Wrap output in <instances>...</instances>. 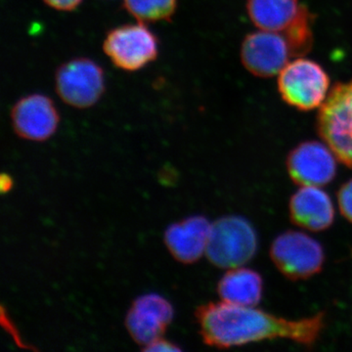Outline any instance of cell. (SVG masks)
Listing matches in <instances>:
<instances>
[{"mask_svg": "<svg viewBox=\"0 0 352 352\" xmlns=\"http://www.w3.org/2000/svg\"><path fill=\"white\" fill-rule=\"evenodd\" d=\"M143 351L152 352L179 351H182V349L173 344V342H168V340H164L163 338H160V339L154 340L151 344L143 347Z\"/></svg>", "mask_w": 352, "mask_h": 352, "instance_id": "cell-19", "label": "cell"}, {"mask_svg": "<svg viewBox=\"0 0 352 352\" xmlns=\"http://www.w3.org/2000/svg\"><path fill=\"white\" fill-rule=\"evenodd\" d=\"M338 205L340 214L352 223V178L340 187L338 191Z\"/></svg>", "mask_w": 352, "mask_h": 352, "instance_id": "cell-18", "label": "cell"}, {"mask_svg": "<svg viewBox=\"0 0 352 352\" xmlns=\"http://www.w3.org/2000/svg\"><path fill=\"white\" fill-rule=\"evenodd\" d=\"M82 0H43L46 6L55 9V10L69 11L75 10L82 3Z\"/></svg>", "mask_w": 352, "mask_h": 352, "instance_id": "cell-20", "label": "cell"}, {"mask_svg": "<svg viewBox=\"0 0 352 352\" xmlns=\"http://www.w3.org/2000/svg\"><path fill=\"white\" fill-rule=\"evenodd\" d=\"M196 318L204 342L217 349L278 339L311 347L326 325L325 312L292 320L256 307H240L223 300L201 305Z\"/></svg>", "mask_w": 352, "mask_h": 352, "instance_id": "cell-1", "label": "cell"}, {"mask_svg": "<svg viewBox=\"0 0 352 352\" xmlns=\"http://www.w3.org/2000/svg\"><path fill=\"white\" fill-rule=\"evenodd\" d=\"M317 131L340 163L352 168V80L330 90L319 108Z\"/></svg>", "mask_w": 352, "mask_h": 352, "instance_id": "cell-4", "label": "cell"}, {"mask_svg": "<svg viewBox=\"0 0 352 352\" xmlns=\"http://www.w3.org/2000/svg\"><path fill=\"white\" fill-rule=\"evenodd\" d=\"M270 254L275 267L292 281L309 279L318 274L326 259L318 241L295 230L278 235L271 244Z\"/></svg>", "mask_w": 352, "mask_h": 352, "instance_id": "cell-5", "label": "cell"}, {"mask_svg": "<svg viewBox=\"0 0 352 352\" xmlns=\"http://www.w3.org/2000/svg\"><path fill=\"white\" fill-rule=\"evenodd\" d=\"M245 7L258 30L283 32L295 22L303 6L300 0H247Z\"/></svg>", "mask_w": 352, "mask_h": 352, "instance_id": "cell-15", "label": "cell"}, {"mask_svg": "<svg viewBox=\"0 0 352 352\" xmlns=\"http://www.w3.org/2000/svg\"><path fill=\"white\" fill-rule=\"evenodd\" d=\"M282 34L288 39L294 57H302L311 50L314 44L312 15L307 7L303 6L295 22Z\"/></svg>", "mask_w": 352, "mask_h": 352, "instance_id": "cell-17", "label": "cell"}, {"mask_svg": "<svg viewBox=\"0 0 352 352\" xmlns=\"http://www.w3.org/2000/svg\"><path fill=\"white\" fill-rule=\"evenodd\" d=\"M55 90L71 107H92L105 92L103 69L88 58L69 60L56 69Z\"/></svg>", "mask_w": 352, "mask_h": 352, "instance_id": "cell-7", "label": "cell"}, {"mask_svg": "<svg viewBox=\"0 0 352 352\" xmlns=\"http://www.w3.org/2000/svg\"><path fill=\"white\" fill-rule=\"evenodd\" d=\"M294 57L282 32L263 31L247 34L241 46L243 66L252 75L268 78L279 75Z\"/></svg>", "mask_w": 352, "mask_h": 352, "instance_id": "cell-8", "label": "cell"}, {"mask_svg": "<svg viewBox=\"0 0 352 352\" xmlns=\"http://www.w3.org/2000/svg\"><path fill=\"white\" fill-rule=\"evenodd\" d=\"M210 227L208 219L194 215L171 224L164 232V242L176 261L193 263L206 252Z\"/></svg>", "mask_w": 352, "mask_h": 352, "instance_id": "cell-13", "label": "cell"}, {"mask_svg": "<svg viewBox=\"0 0 352 352\" xmlns=\"http://www.w3.org/2000/svg\"><path fill=\"white\" fill-rule=\"evenodd\" d=\"M14 131L25 140H47L56 132L60 115L54 102L43 94L22 97L11 110Z\"/></svg>", "mask_w": 352, "mask_h": 352, "instance_id": "cell-10", "label": "cell"}, {"mask_svg": "<svg viewBox=\"0 0 352 352\" xmlns=\"http://www.w3.org/2000/svg\"><path fill=\"white\" fill-rule=\"evenodd\" d=\"M177 4L178 0H122L127 12L142 23L170 22Z\"/></svg>", "mask_w": 352, "mask_h": 352, "instance_id": "cell-16", "label": "cell"}, {"mask_svg": "<svg viewBox=\"0 0 352 352\" xmlns=\"http://www.w3.org/2000/svg\"><path fill=\"white\" fill-rule=\"evenodd\" d=\"M103 50L118 69L136 72L157 59L159 41L145 23L139 22L109 31Z\"/></svg>", "mask_w": 352, "mask_h": 352, "instance_id": "cell-6", "label": "cell"}, {"mask_svg": "<svg viewBox=\"0 0 352 352\" xmlns=\"http://www.w3.org/2000/svg\"><path fill=\"white\" fill-rule=\"evenodd\" d=\"M338 157L325 142L310 140L296 146L287 157V170L298 186L323 187L335 179Z\"/></svg>", "mask_w": 352, "mask_h": 352, "instance_id": "cell-9", "label": "cell"}, {"mask_svg": "<svg viewBox=\"0 0 352 352\" xmlns=\"http://www.w3.org/2000/svg\"><path fill=\"white\" fill-rule=\"evenodd\" d=\"M278 90L288 105L307 112L323 105L330 94V78L320 64L298 57L278 75Z\"/></svg>", "mask_w": 352, "mask_h": 352, "instance_id": "cell-3", "label": "cell"}, {"mask_svg": "<svg viewBox=\"0 0 352 352\" xmlns=\"http://www.w3.org/2000/svg\"><path fill=\"white\" fill-rule=\"evenodd\" d=\"M289 214L295 226L321 232L333 226L335 207L330 195L321 187L300 186L289 199Z\"/></svg>", "mask_w": 352, "mask_h": 352, "instance_id": "cell-12", "label": "cell"}, {"mask_svg": "<svg viewBox=\"0 0 352 352\" xmlns=\"http://www.w3.org/2000/svg\"><path fill=\"white\" fill-rule=\"evenodd\" d=\"M258 249V234L251 222L240 215H226L212 223L206 256L217 267L233 270L249 263Z\"/></svg>", "mask_w": 352, "mask_h": 352, "instance_id": "cell-2", "label": "cell"}, {"mask_svg": "<svg viewBox=\"0 0 352 352\" xmlns=\"http://www.w3.org/2000/svg\"><path fill=\"white\" fill-rule=\"evenodd\" d=\"M217 293L221 300L231 305L258 307L263 300V279L251 268H233L219 280Z\"/></svg>", "mask_w": 352, "mask_h": 352, "instance_id": "cell-14", "label": "cell"}, {"mask_svg": "<svg viewBox=\"0 0 352 352\" xmlns=\"http://www.w3.org/2000/svg\"><path fill=\"white\" fill-rule=\"evenodd\" d=\"M173 318V305L168 300L157 294H147L132 303L126 325L132 339L145 346L162 338Z\"/></svg>", "mask_w": 352, "mask_h": 352, "instance_id": "cell-11", "label": "cell"}]
</instances>
